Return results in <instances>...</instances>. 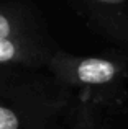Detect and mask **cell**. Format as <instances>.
Returning <instances> with one entry per match:
<instances>
[{
    "label": "cell",
    "instance_id": "obj_3",
    "mask_svg": "<svg viewBox=\"0 0 128 129\" xmlns=\"http://www.w3.org/2000/svg\"><path fill=\"white\" fill-rule=\"evenodd\" d=\"M59 47L43 18L25 2H0V64L43 69Z\"/></svg>",
    "mask_w": 128,
    "mask_h": 129
},
{
    "label": "cell",
    "instance_id": "obj_1",
    "mask_svg": "<svg viewBox=\"0 0 128 129\" xmlns=\"http://www.w3.org/2000/svg\"><path fill=\"white\" fill-rule=\"evenodd\" d=\"M74 100L46 67L0 64V129H61Z\"/></svg>",
    "mask_w": 128,
    "mask_h": 129
},
{
    "label": "cell",
    "instance_id": "obj_4",
    "mask_svg": "<svg viewBox=\"0 0 128 129\" xmlns=\"http://www.w3.org/2000/svg\"><path fill=\"white\" fill-rule=\"evenodd\" d=\"M77 16L95 35L128 52V0H71Z\"/></svg>",
    "mask_w": 128,
    "mask_h": 129
},
{
    "label": "cell",
    "instance_id": "obj_2",
    "mask_svg": "<svg viewBox=\"0 0 128 129\" xmlns=\"http://www.w3.org/2000/svg\"><path fill=\"white\" fill-rule=\"evenodd\" d=\"M46 69L74 93L94 98L128 96V52L110 51L100 56H74L58 49Z\"/></svg>",
    "mask_w": 128,
    "mask_h": 129
}]
</instances>
